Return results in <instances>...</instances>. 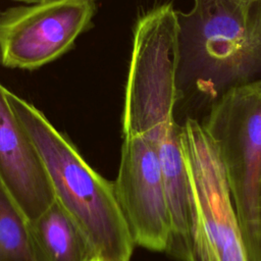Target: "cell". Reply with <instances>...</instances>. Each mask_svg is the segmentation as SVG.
Segmentation results:
<instances>
[{"label": "cell", "mask_w": 261, "mask_h": 261, "mask_svg": "<svg viewBox=\"0 0 261 261\" xmlns=\"http://www.w3.org/2000/svg\"><path fill=\"white\" fill-rule=\"evenodd\" d=\"M176 16L175 109L208 110L229 89L261 81V0H194Z\"/></svg>", "instance_id": "obj_1"}, {"label": "cell", "mask_w": 261, "mask_h": 261, "mask_svg": "<svg viewBox=\"0 0 261 261\" xmlns=\"http://www.w3.org/2000/svg\"><path fill=\"white\" fill-rule=\"evenodd\" d=\"M6 96L43 162L56 201L87 234L100 258L129 261L136 244L113 182L96 172L39 109L8 90Z\"/></svg>", "instance_id": "obj_2"}, {"label": "cell", "mask_w": 261, "mask_h": 261, "mask_svg": "<svg viewBox=\"0 0 261 261\" xmlns=\"http://www.w3.org/2000/svg\"><path fill=\"white\" fill-rule=\"evenodd\" d=\"M200 122L222 164L248 261H259L261 81L226 91Z\"/></svg>", "instance_id": "obj_3"}, {"label": "cell", "mask_w": 261, "mask_h": 261, "mask_svg": "<svg viewBox=\"0 0 261 261\" xmlns=\"http://www.w3.org/2000/svg\"><path fill=\"white\" fill-rule=\"evenodd\" d=\"M178 23L171 2L141 15L136 23L122 111L123 137H149L175 119Z\"/></svg>", "instance_id": "obj_4"}, {"label": "cell", "mask_w": 261, "mask_h": 261, "mask_svg": "<svg viewBox=\"0 0 261 261\" xmlns=\"http://www.w3.org/2000/svg\"><path fill=\"white\" fill-rule=\"evenodd\" d=\"M190 209V261H248L224 170L201 122L180 124Z\"/></svg>", "instance_id": "obj_5"}, {"label": "cell", "mask_w": 261, "mask_h": 261, "mask_svg": "<svg viewBox=\"0 0 261 261\" xmlns=\"http://www.w3.org/2000/svg\"><path fill=\"white\" fill-rule=\"evenodd\" d=\"M94 0H41L0 12V63L36 69L68 51L88 28Z\"/></svg>", "instance_id": "obj_6"}, {"label": "cell", "mask_w": 261, "mask_h": 261, "mask_svg": "<svg viewBox=\"0 0 261 261\" xmlns=\"http://www.w3.org/2000/svg\"><path fill=\"white\" fill-rule=\"evenodd\" d=\"M113 188L135 244L165 252L170 215L161 163L152 141L143 136L124 137Z\"/></svg>", "instance_id": "obj_7"}, {"label": "cell", "mask_w": 261, "mask_h": 261, "mask_svg": "<svg viewBox=\"0 0 261 261\" xmlns=\"http://www.w3.org/2000/svg\"><path fill=\"white\" fill-rule=\"evenodd\" d=\"M0 84V179L28 222L54 202L55 195L43 162L21 127Z\"/></svg>", "instance_id": "obj_8"}, {"label": "cell", "mask_w": 261, "mask_h": 261, "mask_svg": "<svg viewBox=\"0 0 261 261\" xmlns=\"http://www.w3.org/2000/svg\"><path fill=\"white\" fill-rule=\"evenodd\" d=\"M35 261H98L93 243L56 201L38 218L28 222Z\"/></svg>", "instance_id": "obj_9"}, {"label": "cell", "mask_w": 261, "mask_h": 261, "mask_svg": "<svg viewBox=\"0 0 261 261\" xmlns=\"http://www.w3.org/2000/svg\"><path fill=\"white\" fill-rule=\"evenodd\" d=\"M0 261H35L28 221L1 179Z\"/></svg>", "instance_id": "obj_10"}, {"label": "cell", "mask_w": 261, "mask_h": 261, "mask_svg": "<svg viewBox=\"0 0 261 261\" xmlns=\"http://www.w3.org/2000/svg\"><path fill=\"white\" fill-rule=\"evenodd\" d=\"M258 229H259V261H261V178L258 195Z\"/></svg>", "instance_id": "obj_11"}, {"label": "cell", "mask_w": 261, "mask_h": 261, "mask_svg": "<svg viewBox=\"0 0 261 261\" xmlns=\"http://www.w3.org/2000/svg\"><path fill=\"white\" fill-rule=\"evenodd\" d=\"M237 2H239V3H241V4H250V3H253V2H255V1H257V0H236Z\"/></svg>", "instance_id": "obj_12"}, {"label": "cell", "mask_w": 261, "mask_h": 261, "mask_svg": "<svg viewBox=\"0 0 261 261\" xmlns=\"http://www.w3.org/2000/svg\"><path fill=\"white\" fill-rule=\"evenodd\" d=\"M16 1H22V2H27V3H34V2L41 1V0H16Z\"/></svg>", "instance_id": "obj_13"}, {"label": "cell", "mask_w": 261, "mask_h": 261, "mask_svg": "<svg viewBox=\"0 0 261 261\" xmlns=\"http://www.w3.org/2000/svg\"><path fill=\"white\" fill-rule=\"evenodd\" d=\"M98 261H110V260H107V259H103V258H99Z\"/></svg>", "instance_id": "obj_14"}]
</instances>
